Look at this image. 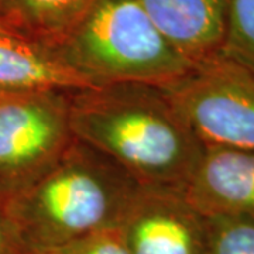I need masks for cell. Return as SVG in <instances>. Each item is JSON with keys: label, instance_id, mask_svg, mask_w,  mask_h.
I'll return each instance as SVG.
<instances>
[{"label": "cell", "instance_id": "obj_12", "mask_svg": "<svg viewBox=\"0 0 254 254\" xmlns=\"http://www.w3.org/2000/svg\"><path fill=\"white\" fill-rule=\"evenodd\" d=\"M208 254H254V219L208 216Z\"/></svg>", "mask_w": 254, "mask_h": 254}, {"label": "cell", "instance_id": "obj_11", "mask_svg": "<svg viewBox=\"0 0 254 254\" xmlns=\"http://www.w3.org/2000/svg\"><path fill=\"white\" fill-rule=\"evenodd\" d=\"M220 53L254 71V0H229Z\"/></svg>", "mask_w": 254, "mask_h": 254}, {"label": "cell", "instance_id": "obj_16", "mask_svg": "<svg viewBox=\"0 0 254 254\" xmlns=\"http://www.w3.org/2000/svg\"><path fill=\"white\" fill-rule=\"evenodd\" d=\"M1 96H4V95H0V98H1Z\"/></svg>", "mask_w": 254, "mask_h": 254}, {"label": "cell", "instance_id": "obj_9", "mask_svg": "<svg viewBox=\"0 0 254 254\" xmlns=\"http://www.w3.org/2000/svg\"><path fill=\"white\" fill-rule=\"evenodd\" d=\"M96 86L37 43L0 31V95L72 92Z\"/></svg>", "mask_w": 254, "mask_h": 254}, {"label": "cell", "instance_id": "obj_5", "mask_svg": "<svg viewBox=\"0 0 254 254\" xmlns=\"http://www.w3.org/2000/svg\"><path fill=\"white\" fill-rule=\"evenodd\" d=\"M75 138L69 92L0 98V196L7 200L53 165Z\"/></svg>", "mask_w": 254, "mask_h": 254}, {"label": "cell", "instance_id": "obj_8", "mask_svg": "<svg viewBox=\"0 0 254 254\" xmlns=\"http://www.w3.org/2000/svg\"><path fill=\"white\" fill-rule=\"evenodd\" d=\"M171 46L196 64L223 46L229 0H138Z\"/></svg>", "mask_w": 254, "mask_h": 254}, {"label": "cell", "instance_id": "obj_15", "mask_svg": "<svg viewBox=\"0 0 254 254\" xmlns=\"http://www.w3.org/2000/svg\"><path fill=\"white\" fill-rule=\"evenodd\" d=\"M0 31H6V28L1 26V23H0ZM6 33H9V31H6Z\"/></svg>", "mask_w": 254, "mask_h": 254}, {"label": "cell", "instance_id": "obj_7", "mask_svg": "<svg viewBox=\"0 0 254 254\" xmlns=\"http://www.w3.org/2000/svg\"><path fill=\"white\" fill-rule=\"evenodd\" d=\"M184 193L205 216L254 219V150L206 147Z\"/></svg>", "mask_w": 254, "mask_h": 254}, {"label": "cell", "instance_id": "obj_4", "mask_svg": "<svg viewBox=\"0 0 254 254\" xmlns=\"http://www.w3.org/2000/svg\"><path fill=\"white\" fill-rule=\"evenodd\" d=\"M163 88L205 148L254 150V71L219 51Z\"/></svg>", "mask_w": 254, "mask_h": 254}, {"label": "cell", "instance_id": "obj_1", "mask_svg": "<svg viewBox=\"0 0 254 254\" xmlns=\"http://www.w3.org/2000/svg\"><path fill=\"white\" fill-rule=\"evenodd\" d=\"M73 137L141 187L185 190L205 147L163 86L122 82L69 92Z\"/></svg>", "mask_w": 254, "mask_h": 254}, {"label": "cell", "instance_id": "obj_3", "mask_svg": "<svg viewBox=\"0 0 254 254\" xmlns=\"http://www.w3.org/2000/svg\"><path fill=\"white\" fill-rule=\"evenodd\" d=\"M48 50L96 86H165L193 65L164 38L138 0H92L72 30Z\"/></svg>", "mask_w": 254, "mask_h": 254}, {"label": "cell", "instance_id": "obj_13", "mask_svg": "<svg viewBox=\"0 0 254 254\" xmlns=\"http://www.w3.org/2000/svg\"><path fill=\"white\" fill-rule=\"evenodd\" d=\"M48 254H130L116 227L103 229Z\"/></svg>", "mask_w": 254, "mask_h": 254}, {"label": "cell", "instance_id": "obj_2", "mask_svg": "<svg viewBox=\"0 0 254 254\" xmlns=\"http://www.w3.org/2000/svg\"><path fill=\"white\" fill-rule=\"evenodd\" d=\"M141 188L109 157L73 138L46 173L6 202V210L24 254H48L118 227Z\"/></svg>", "mask_w": 254, "mask_h": 254}, {"label": "cell", "instance_id": "obj_10", "mask_svg": "<svg viewBox=\"0 0 254 254\" xmlns=\"http://www.w3.org/2000/svg\"><path fill=\"white\" fill-rule=\"evenodd\" d=\"M92 0H0V23L11 34L51 48L83 16Z\"/></svg>", "mask_w": 254, "mask_h": 254}, {"label": "cell", "instance_id": "obj_6", "mask_svg": "<svg viewBox=\"0 0 254 254\" xmlns=\"http://www.w3.org/2000/svg\"><path fill=\"white\" fill-rule=\"evenodd\" d=\"M116 229L130 254H208V216L182 190L143 187Z\"/></svg>", "mask_w": 254, "mask_h": 254}, {"label": "cell", "instance_id": "obj_14", "mask_svg": "<svg viewBox=\"0 0 254 254\" xmlns=\"http://www.w3.org/2000/svg\"><path fill=\"white\" fill-rule=\"evenodd\" d=\"M0 254H24L7 216L6 200L1 196H0Z\"/></svg>", "mask_w": 254, "mask_h": 254}]
</instances>
